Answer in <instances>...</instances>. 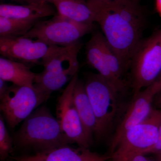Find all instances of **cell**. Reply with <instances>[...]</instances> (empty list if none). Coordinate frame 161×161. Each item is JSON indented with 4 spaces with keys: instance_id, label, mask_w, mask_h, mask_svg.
Returning <instances> with one entry per match:
<instances>
[{
    "instance_id": "cell-29",
    "label": "cell",
    "mask_w": 161,
    "mask_h": 161,
    "mask_svg": "<svg viewBox=\"0 0 161 161\" xmlns=\"http://www.w3.org/2000/svg\"><path fill=\"white\" fill-rule=\"evenodd\" d=\"M43 1L47 3H50L54 4L56 0H43Z\"/></svg>"
},
{
    "instance_id": "cell-2",
    "label": "cell",
    "mask_w": 161,
    "mask_h": 161,
    "mask_svg": "<svg viewBox=\"0 0 161 161\" xmlns=\"http://www.w3.org/2000/svg\"><path fill=\"white\" fill-rule=\"evenodd\" d=\"M84 84L97 120L94 136L102 140L113 135L129 103L99 74H88Z\"/></svg>"
},
{
    "instance_id": "cell-8",
    "label": "cell",
    "mask_w": 161,
    "mask_h": 161,
    "mask_svg": "<svg viewBox=\"0 0 161 161\" xmlns=\"http://www.w3.org/2000/svg\"><path fill=\"white\" fill-rule=\"evenodd\" d=\"M49 97L34 86L13 84L1 99L0 109L9 126L14 129Z\"/></svg>"
},
{
    "instance_id": "cell-25",
    "label": "cell",
    "mask_w": 161,
    "mask_h": 161,
    "mask_svg": "<svg viewBox=\"0 0 161 161\" xmlns=\"http://www.w3.org/2000/svg\"><path fill=\"white\" fill-rule=\"evenodd\" d=\"M156 8L158 13L161 15V0H156Z\"/></svg>"
},
{
    "instance_id": "cell-31",
    "label": "cell",
    "mask_w": 161,
    "mask_h": 161,
    "mask_svg": "<svg viewBox=\"0 0 161 161\" xmlns=\"http://www.w3.org/2000/svg\"><path fill=\"white\" fill-rule=\"evenodd\" d=\"M129 1H133V2H138V0H129Z\"/></svg>"
},
{
    "instance_id": "cell-23",
    "label": "cell",
    "mask_w": 161,
    "mask_h": 161,
    "mask_svg": "<svg viewBox=\"0 0 161 161\" xmlns=\"http://www.w3.org/2000/svg\"><path fill=\"white\" fill-rule=\"evenodd\" d=\"M153 106V108L161 109V90L154 97Z\"/></svg>"
},
{
    "instance_id": "cell-6",
    "label": "cell",
    "mask_w": 161,
    "mask_h": 161,
    "mask_svg": "<svg viewBox=\"0 0 161 161\" xmlns=\"http://www.w3.org/2000/svg\"><path fill=\"white\" fill-rule=\"evenodd\" d=\"M161 125V109L153 108L147 118L125 132L110 154L112 161H129L153 146Z\"/></svg>"
},
{
    "instance_id": "cell-26",
    "label": "cell",
    "mask_w": 161,
    "mask_h": 161,
    "mask_svg": "<svg viewBox=\"0 0 161 161\" xmlns=\"http://www.w3.org/2000/svg\"><path fill=\"white\" fill-rule=\"evenodd\" d=\"M154 155H155L154 158H155L156 161H161V151L160 152L156 153Z\"/></svg>"
},
{
    "instance_id": "cell-14",
    "label": "cell",
    "mask_w": 161,
    "mask_h": 161,
    "mask_svg": "<svg viewBox=\"0 0 161 161\" xmlns=\"http://www.w3.org/2000/svg\"><path fill=\"white\" fill-rule=\"evenodd\" d=\"M53 7L48 3L14 5L1 4L0 17L25 20H38L57 14Z\"/></svg>"
},
{
    "instance_id": "cell-22",
    "label": "cell",
    "mask_w": 161,
    "mask_h": 161,
    "mask_svg": "<svg viewBox=\"0 0 161 161\" xmlns=\"http://www.w3.org/2000/svg\"><path fill=\"white\" fill-rule=\"evenodd\" d=\"M129 161H156L154 158L148 157L145 154H138L132 158Z\"/></svg>"
},
{
    "instance_id": "cell-7",
    "label": "cell",
    "mask_w": 161,
    "mask_h": 161,
    "mask_svg": "<svg viewBox=\"0 0 161 161\" xmlns=\"http://www.w3.org/2000/svg\"><path fill=\"white\" fill-rule=\"evenodd\" d=\"M93 24L77 23L58 13L52 19L38 21L23 37L60 47L71 46L93 30Z\"/></svg>"
},
{
    "instance_id": "cell-16",
    "label": "cell",
    "mask_w": 161,
    "mask_h": 161,
    "mask_svg": "<svg viewBox=\"0 0 161 161\" xmlns=\"http://www.w3.org/2000/svg\"><path fill=\"white\" fill-rule=\"evenodd\" d=\"M36 74L25 64L1 57L0 78L19 86L32 87Z\"/></svg>"
},
{
    "instance_id": "cell-5",
    "label": "cell",
    "mask_w": 161,
    "mask_h": 161,
    "mask_svg": "<svg viewBox=\"0 0 161 161\" xmlns=\"http://www.w3.org/2000/svg\"><path fill=\"white\" fill-rule=\"evenodd\" d=\"M130 67L133 95L158 79L161 74V47L157 33L141 40L132 56Z\"/></svg>"
},
{
    "instance_id": "cell-10",
    "label": "cell",
    "mask_w": 161,
    "mask_h": 161,
    "mask_svg": "<svg viewBox=\"0 0 161 161\" xmlns=\"http://www.w3.org/2000/svg\"><path fill=\"white\" fill-rule=\"evenodd\" d=\"M78 79L77 74L58 98L56 118L69 144L76 143L79 147L89 148L93 143L86 134L74 100V91Z\"/></svg>"
},
{
    "instance_id": "cell-28",
    "label": "cell",
    "mask_w": 161,
    "mask_h": 161,
    "mask_svg": "<svg viewBox=\"0 0 161 161\" xmlns=\"http://www.w3.org/2000/svg\"><path fill=\"white\" fill-rule=\"evenodd\" d=\"M110 0H87V2H107Z\"/></svg>"
},
{
    "instance_id": "cell-18",
    "label": "cell",
    "mask_w": 161,
    "mask_h": 161,
    "mask_svg": "<svg viewBox=\"0 0 161 161\" xmlns=\"http://www.w3.org/2000/svg\"><path fill=\"white\" fill-rule=\"evenodd\" d=\"M38 21L0 17V37L23 36Z\"/></svg>"
},
{
    "instance_id": "cell-1",
    "label": "cell",
    "mask_w": 161,
    "mask_h": 161,
    "mask_svg": "<svg viewBox=\"0 0 161 161\" xmlns=\"http://www.w3.org/2000/svg\"><path fill=\"white\" fill-rule=\"evenodd\" d=\"M87 3L107 42L128 69L142 40L144 17L138 3L110 0Z\"/></svg>"
},
{
    "instance_id": "cell-9",
    "label": "cell",
    "mask_w": 161,
    "mask_h": 161,
    "mask_svg": "<svg viewBox=\"0 0 161 161\" xmlns=\"http://www.w3.org/2000/svg\"><path fill=\"white\" fill-rule=\"evenodd\" d=\"M68 47L51 45L41 40L24 37H0L2 57L23 63L40 64L65 50Z\"/></svg>"
},
{
    "instance_id": "cell-13",
    "label": "cell",
    "mask_w": 161,
    "mask_h": 161,
    "mask_svg": "<svg viewBox=\"0 0 161 161\" xmlns=\"http://www.w3.org/2000/svg\"><path fill=\"white\" fill-rule=\"evenodd\" d=\"M74 100L86 134L93 143L97 128L95 112L87 94L84 82L78 79L74 91Z\"/></svg>"
},
{
    "instance_id": "cell-4",
    "label": "cell",
    "mask_w": 161,
    "mask_h": 161,
    "mask_svg": "<svg viewBox=\"0 0 161 161\" xmlns=\"http://www.w3.org/2000/svg\"><path fill=\"white\" fill-rule=\"evenodd\" d=\"M81 46L79 41L41 63L43 70L36 74L33 86L49 97L53 92L69 82L78 74V57Z\"/></svg>"
},
{
    "instance_id": "cell-12",
    "label": "cell",
    "mask_w": 161,
    "mask_h": 161,
    "mask_svg": "<svg viewBox=\"0 0 161 161\" xmlns=\"http://www.w3.org/2000/svg\"><path fill=\"white\" fill-rule=\"evenodd\" d=\"M11 158L15 161H107L111 158L110 155L92 152L89 148H75L68 145L39 151L33 155Z\"/></svg>"
},
{
    "instance_id": "cell-21",
    "label": "cell",
    "mask_w": 161,
    "mask_h": 161,
    "mask_svg": "<svg viewBox=\"0 0 161 161\" xmlns=\"http://www.w3.org/2000/svg\"><path fill=\"white\" fill-rule=\"evenodd\" d=\"M9 87L6 81L0 78V99L4 97Z\"/></svg>"
},
{
    "instance_id": "cell-20",
    "label": "cell",
    "mask_w": 161,
    "mask_h": 161,
    "mask_svg": "<svg viewBox=\"0 0 161 161\" xmlns=\"http://www.w3.org/2000/svg\"><path fill=\"white\" fill-rule=\"evenodd\" d=\"M161 151V125L159 130L158 137L156 143L150 147L149 149L146 150L142 154H154L160 152Z\"/></svg>"
},
{
    "instance_id": "cell-3",
    "label": "cell",
    "mask_w": 161,
    "mask_h": 161,
    "mask_svg": "<svg viewBox=\"0 0 161 161\" xmlns=\"http://www.w3.org/2000/svg\"><path fill=\"white\" fill-rule=\"evenodd\" d=\"M14 142L18 147L37 152L69 144L58 119L45 106L38 108L23 121Z\"/></svg>"
},
{
    "instance_id": "cell-11",
    "label": "cell",
    "mask_w": 161,
    "mask_h": 161,
    "mask_svg": "<svg viewBox=\"0 0 161 161\" xmlns=\"http://www.w3.org/2000/svg\"><path fill=\"white\" fill-rule=\"evenodd\" d=\"M161 90V86L155 82L133 95L112 135L110 145V154L128 130L150 115L153 108V103L154 97Z\"/></svg>"
},
{
    "instance_id": "cell-17",
    "label": "cell",
    "mask_w": 161,
    "mask_h": 161,
    "mask_svg": "<svg viewBox=\"0 0 161 161\" xmlns=\"http://www.w3.org/2000/svg\"><path fill=\"white\" fill-rule=\"evenodd\" d=\"M54 5L58 14L77 23L92 24L94 14L85 0H56Z\"/></svg>"
},
{
    "instance_id": "cell-30",
    "label": "cell",
    "mask_w": 161,
    "mask_h": 161,
    "mask_svg": "<svg viewBox=\"0 0 161 161\" xmlns=\"http://www.w3.org/2000/svg\"><path fill=\"white\" fill-rule=\"evenodd\" d=\"M156 81L157 82H158V83L161 86V74L160 75L158 79Z\"/></svg>"
},
{
    "instance_id": "cell-27",
    "label": "cell",
    "mask_w": 161,
    "mask_h": 161,
    "mask_svg": "<svg viewBox=\"0 0 161 161\" xmlns=\"http://www.w3.org/2000/svg\"><path fill=\"white\" fill-rule=\"evenodd\" d=\"M158 42L161 47V30L160 31L158 32Z\"/></svg>"
},
{
    "instance_id": "cell-15",
    "label": "cell",
    "mask_w": 161,
    "mask_h": 161,
    "mask_svg": "<svg viewBox=\"0 0 161 161\" xmlns=\"http://www.w3.org/2000/svg\"><path fill=\"white\" fill-rule=\"evenodd\" d=\"M105 40V38L102 33L98 32L92 35L86 45L87 63L98 71V74L108 81L116 92L114 79L105 60L103 51Z\"/></svg>"
},
{
    "instance_id": "cell-24",
    "label": "cell",
    "mask_w": 161,
    "mask_h": 161,
    "mask_svg": "<svg viewBox=\"0 0 161 161\" xmlns=\"http://www.w3.org/2000/svg\"><path fill=\"white\" fill-rule=\"evenodd\" d=\"M16 3L26 4H40V3H47L43 0H12Z\"/></svg>"
},
{
    "instance_id": "cell-19",
    "label": "cell",
    "mask_w": 161,
    "mask_h": 161,
    "mask_svg": "<svg viewBox=\"0 0 161 161\" xmlns=\"http://www.w3.org/2000/svg\"><path fill=\"white\" fill-rule=\"evenodd\" d=\"M13 140L6 129L4 119L0 115V158L4 161L13 151Z\"/></svg>"
}]
</instances>
